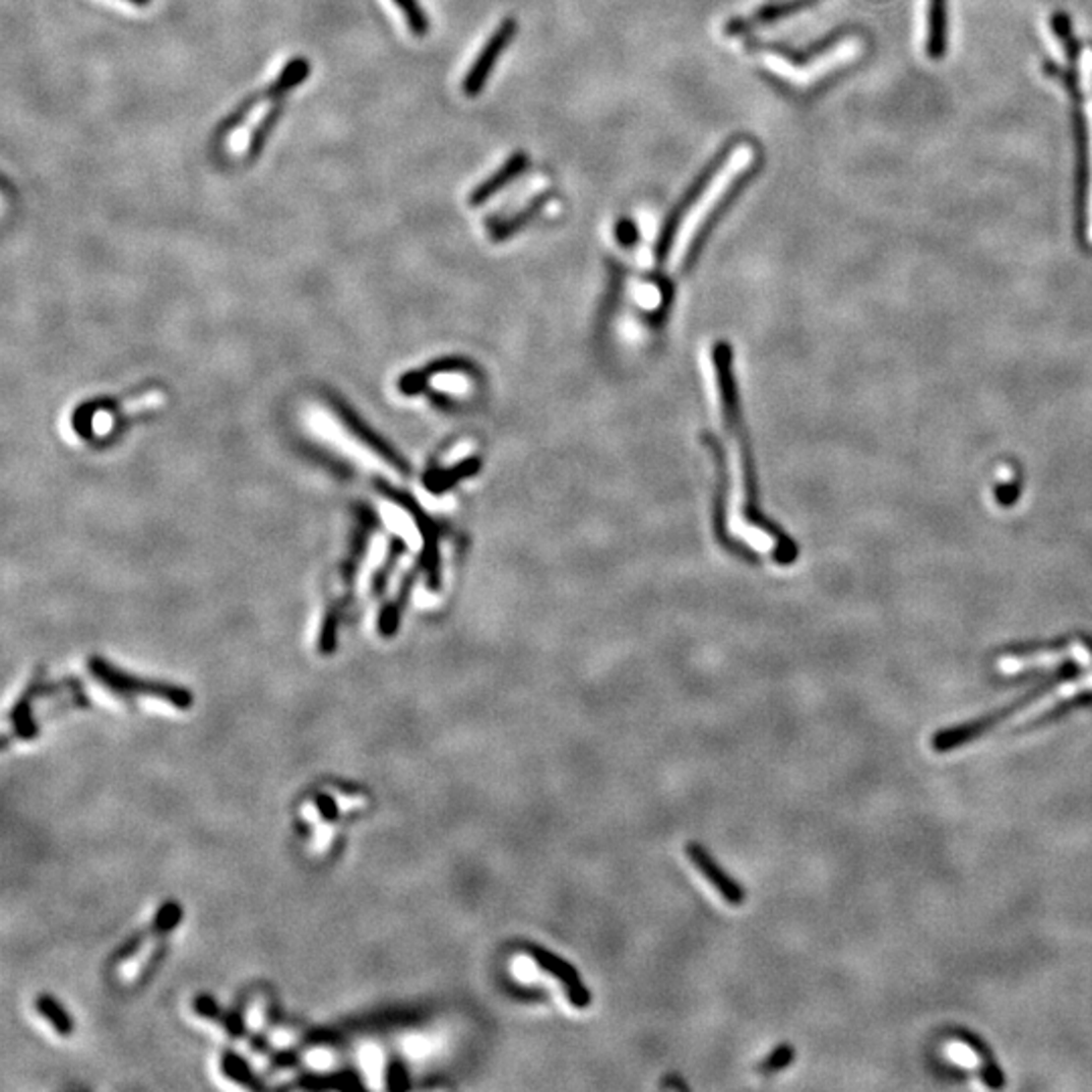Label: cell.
I'll return each instance as SVG.
<instances>
[{"mask_svg":"<svg viewBox=\"0 0 1092 1092\" xmlns=\"http://www.w3.org/2000/svg\"><path fill=\"white\" fill-rule=\"evenodd\" d=\"M686 854H688V858L692 860V864H694L700 873L704 874V878H706V880L720 892V896H722L728 904L738 906V904L745 902V898H747L745 890H743V888H741L728 874L724 873V871L716 864V860H714V858H712L700 844L690 842V844L686 846Z\"/></svg>","mask_w":1092,"mask_h":1092,"instance_id":"7","label":"cell"},{"mask_svg":"<svg viewBox=\"0 0 1092 1092\" xmlns=\"http://www.w3.org/2000/svg\"><path fill=\"white\" fill-rule=\"evenodd\" d=\"M128 2H132V4H136V6H148L152 0H128Z\"/></svg>","mask_w":1092,"mask_h":1092,"instance_id":"29","label":"cell"},{"mask_svg":"<svg viewBox=\"0 0 1092 1092\" xmlns=\"http://www.w3.org/2000/svg\"><path fill=\"white\" fill-rule=\"evenodd\" d=\"M759 167H761L759 160L751 163L745 171H741V173L730 181V185H728V187L720 193V197L714 201L712 209L706 213V217L700 222V227L696 229V235H694V239H692V243H690V249L686 251V257H684V269H686V271H688V269L692 267V263L696 261V257H698L700 249L704 247V243H706L708 235L712 233V229L720 222V218L728 213V209L734 205V201L741 197V193L747 189V185L755 179Z\"/></svg>","mask_w":1092,"mask_h":1092,"instance_id":"4","label":"cell"},{"mask_svg":"<svg viewBox=\"0 0 1092 1092\" xmlns=\"http://www.w3.org/2000/svg\"><path fill=\"white\" fill-rule=\"evenodd\" d=\"M661 1087H663V1089H669V1087H673V1089H682V1091H686V1089H688V1087H686V1085H684L682 1081H665V1083H661Z\"/></svg>","mask_w":1092,"mask_h":1092,"instance_id":"28","label":"cell"},{"mask_svg":"<svg viewBox=\"0 0 1092 1092\" xmlns=\"http://www.w3.org/2000/svg\"><path fill=\"white\" fill-rule=\"evenodd\" d=\"M259 100H265L263 91H261V93H255V95H249L245 102H241V104H239V106H237V108H235V110H233V112L218 124L215 138H217V140H222V138L229 136L233 130H237V128L249 118V114L253 112V108L257 106Z\"/></svg>","mask_w":1092,"mask_h":1092,"instance_id":"17","label":"cell"},{"mask_svg":"<svg viewBox=\"0 0 1092 1092\" xmlns=\"http://www.w3.org/2000/svg\"><path fill=\"white\" fill-rule=\"evenodd\" d=\"M89 671L104 684L108 686L110 690L118 692V694H146V696H156V698H165L167 702H171L173 706L177 708H191L193 704V694L181 686H173V684H163V682H150V680H140V678H134V676H128L124 673L122 669L110 665L106 659L102 657H91L89 659Z\"/></svg>","mask_w":1092,"mask_h":1092,"instance_id":"2","label":"cell"},{"mask_svg":"<svg viewBox=\"0 0 1092 1092\" xmlns=\"http://www.w3.org/2000/svg\"><path fill=\"white\" fill-rule=\"evenodd\" d=\"M551 197H553L551 193H544V195L536 197L534 201H530L522 211L514 213L512 217L504 218V220H502V218L490 220L488 227H490L492 239H494V241H504V239L512 237L516 231L524 229L532 218L536 217V215L547 207V203L551 201Z\"/></svg>","mask_w":1092,"mask_h":1092,"instance_id":"11","label":"cell"},{"mask_svg":"<svg viewBox=\"0 0 1092 1092\" xmlns=\"http://www.w3.org/2000/svg\"><path fill=\"white\" fill-rule=\"evenodd\" d=\"M1065 661H1077V663H1092V652L1085 644H1073L1065 648H1048V650H1036V652H1024V654L1004 655L998 661V667L1006 673H1018L1022 669L1032 667H1046V665H1058Z\"/></svg>","mask_w":1092,"mask_h":1092,"instance_id":"6","label":"cell"},{"mask_svg":"<svg viewBox=\"0 0 1092 1092\" xmlns=\"http://www.w3.org/2000/svg\"><path fill=\"white\" fill-rule=\"evenodd\" d=\"M528 169V154L518 150L514 152L492 177H488L486 181H481L473 191L471 195L467 197V205L469 207H481L486 201H490L494 195H498L502 189H506L512 181H516L518 177L524 175V171Z\"/></svg>","mask_w":1092,"mask_h":1092,"instance_id":"9","label":"cell"},{"mask_svg":"<svg viewBox=\"0 0 1092 1092\" xmlns=\"http://www.w3.org/2000/svg\"><path fill=\"white\" fill-rule=\"evenodd\" d=\"M312 65L304 57H296L283 65L279 75L263 89L265 100L281 102L290 91H294L298 85H302L310 77Z\"/></svg>","mask_w":1092,"mask_h":1092,"instance_id":"10","label":"cell"},{"mask_svg":"<svg viewBox=\"0 0 1092 1092\" xmlns=\"http://www.w3.org/2000/svg\"><path fill=\"white\" fill-rule=\"evenodd\" d=\"M1081 85L1087 98V118H1089V142H1091V195H1089V241L1092 243V49H1083L1081 53Z\"/></svg>","mask_w":1092,"mask_h":1092,"instance_id":"14","label":"cell"},{"mask_svg":"<svg viewBox=\"0 0 1092 1092\" xmlns=\"http://www.w3.org/2000/svg\"><path fill=\"white\" fill-rule=\"evenodd\" d=\"M37 1012L55 1028L57 1034L61 1036H71L73 1032V1020L69 1018V1014L51 998V995H39L37 1002Z\"/></svg>","mask_w":1092,"mask_h":1092,"instance_id":"15","label":"cell"},{"mask_svg":"<svg viewBox=\"0 0 1092 1092\" xmlns=\"http://www.w3.org/2000/svg\"><path fill=\"white\" fill-rule=\"evenodd\" d=\"M183 918V908L181 904L177 902H167L165 906H160V910L156 912V918H154V930L156 933H169L173 930Z\"/></svg>","mask_w":1092,"mask_h":1092,"instance_id":"22","label":"cell"},{"mask_svg":"<svg viewBox=\"0 0 1092 1092\" xmlns=\"http://www.w3.org/2000/svg\"><path fill=\"white\" fill-rule=\"evenodd\" d=\"M743 142L741 136L732 138L730 142H726L716 154L714 158L698 173V177L692 181V185L684 191V195L678 199V203L669 209V213L665 215V220L659 229V237H657V243H655V261L661 265L665 263L669 251H671V245L676 241V235L680 231V224L684 222L686 215L692 211V207L704 197V193L708 191V187L712 185V181L718 177V173L722 171V167L728 163V158L732 156L734 148Z\"/></svg>","mask_w":1092,"mask_h":1092,"instance_id":"1","label":"cell"},{"mask_svg":"<svg viewBox=\"0 0 1092 1092\" xmlns=\"http://www.w3.org/2000/svg\"><path fill=\"white\" fill-rule=\"evenodd\" d=\"M195 1008H197V1012H199L201 1016H205V1018H211V1020H218V1016H220V1010H218V1006L217 1004H215V1000H211V998H207V995H201V998H197V1002H195Z\"/></svg>","mask_w":1092,"mask_h":1092,"instance_id":"25","label":"cell"},{"mask_svg":"<svg viewBox=\"0 0 1092 1092\" xmlns=\"http://www.w3.org/2000/svg\"><path fill=\"white\" fill-rule=\"evenodd\" d=\"M516 30H518V24H516V20L510 18V16L504 18V20L498 24V28L490 35V39L486 41V45H484L481 51L477 53L473 65L469 67V71H467L465 77H463V83H461L463 95H467V98H477V95L484 91V87H486V83H488V79H490V75H492V71H494L498 59L502 57V53H504V51L508 49V45L512 43Z\"/></svg>","mask_w":1092,"mask_h":1092,"instance_id":"3","label":"cell"},{"mask_svg":"<svg viewBox=\"0 0 1092 1092\" xmlns=\"http://www.w3.org/2000/svg\"><path fill=\"white\" fill-rule=\"evenodd\" d=\"M822 0H783V2H775V4H767V6H761L757 12H753L751 16H743V18H734L730 22H726V33L728 35H745L753 28H759L763 24H771L775 20H781V18H787L791 14H797L801 10H808L816 4H820Z\"/></svg>","mask_w":1092,"mask_h":1092,"instance_id":"8","label":"cell"},{"mask_svg":"<svg viewBox=\"0 0 1092 1092\" xmlns=\"http://www.w3.org/2000/svg\"><path fill=\"white\" fill-rule=\"evenodd\" d=\"M947 47V0H928V35L926 53L930 59H941Z\"/></svg>","mask_w":1092,"mask_h":1092,"instance_id":"12","label":"cell"},{"mask_svg":"<svg viewBox=\"0 0 1092 1092\" xmlns=\"http://www.w3.org/2000/svg\"><path fill=\"white\" fill-rule=\"evenodd\" d=\"M526 953L532 957V961L547 973L555 975L559 979V983L565 987V995L567 1000L571 1002V1006L583 1010V1008H589L591 1006V991L587 989V985L583 983V979L579 977V971L565 959H561L559 955L538 947V945H528L526 947Z\"/></svg>","mask_w":1092,"mask_h":1092,"instance_id":"5","label":"cell"},{"mask_svg":"<svg viewBox=\"0 0 1092 1092\" xmlns=\"http://www.w3.org/2000/svg\"><path fill=\"white\" fill-rule=\"evenodd\" d=\"M393 2H395V4L399 6V10L405 14L407 24H409V28H411L413 35H417V37L428 35V30H430V18H428L424 6L420 4V0H393Z\"/></svg>","mask_w":1092,"mask_h":1092,"instance_id":"18","label":"cell"},{"mask_svg":"<svg viewBox=\"0 0 1092 1092\" xmlns=\"http://www.w3.org/2000/svg\"><path fill=\"white\" fill-rule=\"evenodd\" d=\"M616 233L622 245H634L638 241V229L630 218H622L616 227Z\"/></svg>","mask_w":1092,"mask_h":1092,"instance_id":"24","label":"cell"},{"mask_svg":"<svg viewBox=\"0 0 1092 1092\" xmlns=\"http://www.w3.org/2000/svg\"><path fill=\"white\" fill-rule=\"evenodd\" d=\"M336 409H338V413H342L344 424L350 428V432H352L355 436L359 437V439H363L369 447H375L379 455H383L385 459H389V461H391L393 465H397L399 469L405 467V465L401 463V459H399V457H397V455H395V453H393V451H391L379 437L373 436V432H369V428H365V426H363L350 411H346V409H342V407H336Z\"/></svg>","mask_w":1092,"mask_h":1092,"instance_id":"16","label":"cell"},{"mask_svg":"<svg viewBox=\"0 0 1092 1092\" xmlns=\"http://www.w3.org/2000/svg\"><path fill=\"white\" fill-rule=\"evenodd\" d=\"M793 1058H795V1048L789 1046V1044H781L779 1048H775V1050L765 1058V1063L759 1067V1071H761L763 1075H775V1073L787 1069V1067L793 1063Z\"/></svg>","mask_w":1092,"mask_h":1092,"instance_id":"20","label":"cell"},{"mask_svg":"<svg viewBox=\"0 0 1092 1092\" xmlns=\"http://www.w3.org/2000/svg\"><path fill=\"white\" fill-rule=\"evenodd\" d=\"M316 806H318L320 814H322L326 820H336V816H338V808H336V804H334L328 795H320L318 801H316Z\"/></svg>","mask_w":1092,"mask_h":1092,"instance_id":"26","label":"cell"},{"mask_svg":"<svg viewBox=\"0 0 1092 1092\" xmlns=\"http://www.w3.org/2000/svg\"><path fill=\"white\" fill-rule=\"evenodd\" d=\"M220 1067H222V1073L229 1079H233V1081H237L241 1085H247V1087H255V1077H253L249 1065L241 1056H237L235 1052H224Z\"/></svg>","mask_w":1092,"mask_h":1092,"instance_id":"19","label":"cell"},{"mask_svg":"<svg viewBox=\"0 0 1092 1092\" xmlns=\"http://www.w3.org/2000/svg\"><path fill=\"white\" fill-rule=\"evenodd\" d=\"M387 1087H389V1089H409V1079H407V1071H405L403 1065L393 1063V1065L389 1067Z\"/></svg>","mask_w":1092,"mask_h":1092,"instance_id":"23","label":"cell"},{"mask_svg":"<svg viewBox=\"0 0 1092 1092\" xmlns=\"http://www.w3.org/2000/svg\"><path fill=\"white\" fill-rule=\"evenodd\" d=\"M281 102H273V108L263 116V120L253 130L251 140H249V148H247V160H255L261 154V150L265 148L267 138L271 136V132L275 130V126H277V122H279V118L283 114V104Z\"/></svg>","mask_w":1092,"mask_h":1092,"instance_id":"13","label":"cell"},{"mask_svg":"<svg viewBox=\"0 0 1092 1092\" xmlns=\"http://www.w3.org/2000/svg\"><path fill=\"white\" fill-rule=\"evenodd\" d=\"M1087 702H1092V690L1079 692V694H1075L1073 698H1069V700H1065V702L1052 706L1050 710H1046L1044 714L1038 716V722H1036V724H1044V722H1050V720H1054V718H1061V716L1067 714L1069 710H1073V708H1077V706H1083V704H1087Z\"/></svg>","mask_w":1092,"mask_h":1092,"instance_id":"21","label":"cell"},{"mask_svg":"<svg viewBox=\"0 0 1092 1092\" xmlns=\"http://www.w3.org/2000/svg\"><path fill=\"white\" fill-rule=\"evenodd\" d=\"M224 1026H227V1030L231 1032V1036H235V1038L243 1034V1022H241V1018L235 1016V1014L229 1016V1018L224 1020Z\"/></svg>","mask_w":1092,"mask_h":1092,"instance_id":"27","label":"cell"}]
</instances>
